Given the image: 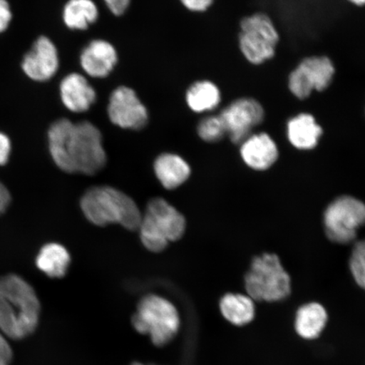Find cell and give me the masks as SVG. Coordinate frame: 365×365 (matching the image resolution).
Returning a JSON list of instances; mask_svg holds the SVG:
<instances>
[{"label": "cell", "instance_id": "obj_13", "mask_svg": "<svg viewBox=\"0 0 365 365\" xmlns=\"http://www.w3.org/2000/svg\"><path fill=\"white\" fill-rule=\"evenodd\" d=\"M118 61L115 47L108 41L94 39L82 49L80 65L91 78L103 79L111 74Z\"/></svg>", "mask_w": 365, "mask_h": 365}, {"label": "cell", "instance_id": "obj_10", "mask_svg": "<svg viewBox=\"0 0 365 365\" xmlns=\"http://www.w3.org/2000/svg\"><path fill=\"white\" fill-rule=\"evenodd\" d=\"M107 111L109 120L121 129L140 130L148 124V108L129 86H120L112 91Z\"/></svg>", "mask_w": 365, "mask_h": 365}, {"label": "cell", "instance_id": "obj_30", "mask_svg": "<svg viewBox=\"0 0 365 365\" xmlns=\"http://www.w3.org/2000/svg\"><path fill=\"white\" fill-rule=\"evenodd\" d=\"M11 194L8 189L0 182V215L6 211L11 204Z\"/></svg>", "mask_w": 365, "mask_h": 365}, {"label": "cell", "instance_id": "obj_19", "mask_svg": "<svg viewBox=\"0 0 365 365\" xmlns=\"http://www.w3.org/2000/svg\"><path fill=\"white\" fill-rule=\"evenodd\" d=\"M287 135L294 148L307 150L317 147L323 130L312 114L300 113L287 123Z\"/></svg>", "mask_w": 365, "mask_h": 365}, {"label": "cell", "instance_id": "obj_28", "mask_svg": "<svg viewBox=\"0 0 365 365\" xmlns=\"http://www.w3.org/2000/svg\"><path fill=\"white\" fill-rule=\"evenodd\" d=\"M12 19V13L6 0H0V34L8 29Z\"/></svg>", "mask_w": 365, "mask_h": 365}, {"label": "cell", "instance_id": "obj_20", "mask_svg": "<svg viewBox=\"0 0 365 365\" xmlns=\"http://www.w3.org/2000/svg\"><path fill=\"white\" fill-rule=\"evenodd\" d=\"M71 261V255L65 246L49 243L40 250L36 264L39 270L48 277L62 278L66 275Z\"/></svg>", "mask_w": 365, "mask_h": 365}, {"label": "cell", "instance_id": "obj_21", "mask_svg": "<svg viewBox=\"0 0 365 365\" xmlns=\"http://www.w3.org/2000/svg\"><path fill=\"white\" fill-rule=\"evenodd\" d=\"M185 101L190 110L194 113L211 112L221 103L220 90L212 81H195L187 90Z\"/></svg>", "mask_w": 365, "mask_h": 365}, {"label": "cell", "instance_id": "obj_1", "mask_svg": "<svg viewBox=\"0 0 365 365\" xmlns=\"http://www.w3.org/2000/svg\"><path fill=\"white\" fill-rule=\"evenodd\" d=\"M48 136L50 155L59 170L93 176L106 166L102 132L93 123L61 118L50 126Z\"/></svg>", "mask_w": 365, "mask_h": 365}, {"label": "cell", "instance_id": "obj_4", "mask_svg": "<svg viewBox=\"0 0 365 365\" xmlns=\"http://www.w3.org/2000/svg\"><path fill=\"white\" fill-rule=\"evenodd\" d=\"M246 294L255 302L279 303L292 293V279L277 255H257L245 275Z\"/></svg>", "mask_w": 365, "mask_h": 365}, {"label": "cell", "instance_id": "obj_11", "mask_svg": "<svg viewBox=\"0 0 365 365\" xmlns=\"http://www.w3.org/2000/svg\"><path fill=\"white\" fill-rule=\"evenodd\" d=\"M232 143L241 144L252 134L264 118L262 105L257 100L242 98L235 100L218 114Z\"/></svg>", "mask_w": 365, "mask_h": 365}, {"label": "cell", "instance_id": "obj_22", "mask_svg": "<svg viewBox=\"0 0 365 365\" xmlns=\"http://www.w3.org/2000/svg\"><path fill=\"white\" fill-rule=\"evenodd\" d=\"M98 17V7L93 0H68L63 10V22L73 31L88 29Z\"/></svg>", "mask_w": 365, "mask_h": 365}, {"label": "cell", "instance_id": "obj_6", "mask_svg": "<svg viewBox=\"0 0 365 365\" xmlns=\"http://www.w3.org/2000/svg\"><path fill=\"white\" fill-rule=\"evenodd\" d=\"M131 322L137 331L149 336L158 346L168 345L175 339L181 324L175 304L158 294H148L140 299Z\"/></svg>", "mask_w": 365, "mask_h": 365}, {"label": "cell", "instance_id": "obj_25", "mask_svg": "<svg viewBox=\"0 0 365 365\" xmlns=\"http://www.w3.org/2000/svg\"><path fill=\"white\" fill-rule=\"evenodd\" d=\"M108 10L116 16L124 15L130 7V0H103Z\"/></svg>", "mask_w": 365, "mask_h": 365}, {"label": "cell", "instance_id": "obj_5", "mask_svg": "<svg viewBox=\"0 0 365 365\" xmlns=\"http://www.w3.org/2000/svg\"><path fill=\"white\" fill-rule=\"evenodd\" d=\"M186 220L166 200L157 197L150 200L143 214L138 228L144 247L150 252L160 253L171 242L180 240L186 231Z\"/></svg>", "mask_w": 365, "mask_h": 365}, {"label": "cell", "instance_id": "obj_7", "mask_svg": "<svg viewBox=\"0 0 365 365\" xmlns=\"http://www.w3.org/2000/svg\"><path fill=\"white\" fill-rule=\"evenodd\" d=\"M323 226L332 243H355L359 231L365 226V203L353 195L339 196L326 207Z\"/></svg>", "mask_w": 365, "mask_h": 365}, {"label": "cell", "instance_id": "obj_9", "mask_svg": "<svg viewBox=\"0 0 365 365\" xmlns=\"http://www.w3.org/2000/svg\"><path fill=\"white\" fill-rule=\"evenodd\" d=\"M335 75V66L329 58L312 56L303 59L289 78V88L297 98L304 100L313 91L328 88Z\"/></svg>", "mask_w": 365, "mask_h": 365}, {"label": "cell", "instance_id": "obj_23", "mask_svg": "<svg viewBox=\"0 0 365 365\" xmlns=\"http://www.w3.org/2000/svg\"><path fill=\"white\" fill-rule=\"evenodd\" d=\"M197 134L205 143H216L227 135L226 129L219 115H210L202 118L197 125Z\"/></svg>", "mask_w": 365, "mask_h": 365}, {"label": "cell", "instance_id": "obj_8", "mask_svg": "<svg viewBox=\"0 0 365 365\" xmlns=\"http://www.w3.org/2000/svg\"><path fill=\"white\" fill-rule=\"evenodd\" d=\"M239 38L242 53L250 63L257 66L275 56L279 35L270 17L255 13L241 21Z\"/></svg>", "mask_w": 365, "mask_h": 365}, {"label": "cell", "instance_id": "obj_29", "mask_svg": "<svg viewBox=\"0 0 365 365\" xmlns=\"http://www.w3.org/2000/svg\"><path fill=\"white\" fill-rule=\"evenodd\" d=\"M11 150V140L6 135L0 132V166L8 163Z\"/></svg>", "mask_w": 365, "mask_h": 365}, {"label": "cell", "instance_id": "obj_15", "mask_svg": "<svg viewBox=\"0 0 365 365\" xmlns=\"http://www.w3.org/2000/svg\"><path fill=\"white\" fill-rule=\"evenodd\" d=\"M240 156L245 165L255 171H266L277 161L279 150L267 133L251 135L240 144Z\"/></svg>", "mask_w": 365, "mask_h": 365}, {"label": "cell", "instance_id": "obj_14", "mask_svg": "<svg viewBox=\"0 0 365 365\" xmlns=\"http://www.w3.org/2000/svg\"><path fill=\"white\" fill-rule=\"evenodd\" d=\"M59 93L63 104L72 113L88 112L97 101V91L81 73L67 75L61 82Z\"/></svg>", "mask_w": 365, "mask_h": 365}, {"label": "cell", "instance_id": "obj_2", "mask_svg": "<svg viewBox=\"0 0 365 365\" xmlns=\"http://www.w3.org/2000/svg\"><path fill=\"white\" fill-rule=\"evenodd\" d=\"M41 304L33 287L15 274L0 277V332L21 340L38 326Z\"/></svg>", "mask_w": 365, "mask_h": 365}, {"label": "cell", "instance_id": "obj_17", "mask_svg": "<svg viewBox=\"0 0 365 365\" xmlns=\"http://www.w3.org/2000/svg\"><path fill=\"white\" fill-rule=\"evenodd\" d=\"M155 175L164 188L175 190L189 180L191 168L180 155L172 153L160 154L153 164Z\"/></svg>", "mask_w": 365, "mask_h": 365}, {"label": "cell", "instance_id": "obj_16", "mask_svg": "<svg viewBox=\"0 0 365 365\" xmlns=\"http://www.w3.org/2000/svg\"><path fill=\"white\" fill-rule=\"evenodd\" d=\"M329 322L327 309L317 301L303 304L296 310L294 328L297 335L305 341L319 339Z\"/></svg>", "mask_w": 365, "mask_h": 365}, {"label": "cell", "instance_id": "obj_26", "mask_svg": "<svg viewBox=\"0 0 365 365\" xmlns=\"http://www.w3.org/2000/svg\"><path fill=\"white\" fill-rule=\"evenodd\" d=\"M187 10L192 12H204L212 6L214 0H180Z\"/></svg>", "mask_w": 365, "mask_h": 365}, {"label": "cell", "instance_id": "obj_27", "mask_svg": "<svg viewBox=\"0 0 365 365\" xmlns=\"http://www.w3.org/2000/svg\"><path fill=\"white\" fill-rule=\"evenodd\" d=\"M13 357L12 349L6 336L0 332V365H10Z\"/></svg>", "mask_w": 365, "mask_h": 365}, {"label": "cell", "instance_id": "obj_18", "mask_svg": "<svg viewBox=\"0 0 365 365\" xmlns=\"http://www.w3.org/2000/svg\"><path fill=\"white\" fill-rule=\"evenodd\" d=\"M257 302L247 294L227 293L219 301L223 318L231 325L243 327L250 325L257 317Z\"/></svg>", "mask_w": 365, "mask_h": 365}, {"label": "cell", "instance_id": "obj_32", "mask_svg": "<svg viewBox=\"0 0 365 365\" xmlns=\"http://www.w3.org/2000/svg\"><path fill=\"white\" fill-rule=\"evenodd\" d=\"M131 365H145V364L135 362L134 364H132Z\"/></svg>", "mask_w": 365, "mask_h": 365}, {"label": "cell", "instance_id": "obj_12", "mask_svg": "<svg viewBox=\"0 0 365 365\" xmlns=\"http://www.w3.org/2000/svg\"><path fill=\"white\" fill-rule=\"evenodd\" d=\"M21 66L31 80L47 81L52 79L59 67L56 46L47 36H40L23 58Z\"/></svg>", "mask_w": 365, "mask_h": 365}, {"label": "cell", "instance_id": "obj_3", "mask_svg": "<svg viewBox=\"0 0 365 365\" xmlns=\"http://www.w3.org/2000/svg\"><path fill=\"white\" fill-rule=\"evenodd\" d=\"M82 212L93 225H118L130 231H137L143 212L130 196L108 185L91 187L81 199Z\"/></svg>", "mask_w": 365, "mask_h": 365}, {"label": "cell", "instance_id": "obj_31", "mask_svg": "<svg viewBox=\"0 0 365 365\" xmlns=\"http://www.w3.org/2000/svg\"><path fill=\"white\" fill-rule=\"evenodd\" d=\"M349 1L357 6H365V0H349Z\"/></svg>", "mask_w": 365, "mask_h": 365}, {"label": "cell", "instance_id": "obj_24", "mask_svg": "<svg viewBox=\"0 0 365 365\" xmlns=\"http://www.w3.org/2000/svg\"><path fill=\"white\" fill-rule=\"evenodd\" d=\"M349 267L355 284L365 292V240H357L354 243Z\"/></svg>", "mask_w": 365, "mask_h": 365}]
</instances>
